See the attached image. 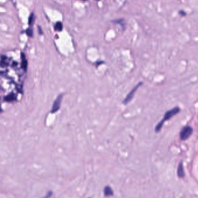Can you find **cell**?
<instances>
[{
  "label": "cell",
  "instance_id": "obj_1",
  "mask_svg": "<svg viewBox=\"0 0 198 198\" xmlns=\"http://www.w3.org/2000/svg\"><path fill=\"white\" fill-rule=\"evenodd\" d=\"M180 112V108L177 107V106L173 108V109H171V110H168L167 112H166L165 114H164V117L163 118H162V120L160 121L159 123L157 124V126L155 127V132L156 133L159 132V131L161 130L164 122H166V121L170 120L171 118H172L173 116H176V114L177 113H178Z\"/></svg>",
  "mask_w": 198,
  "mask_h": 198
},
{
  "label": "cell",
  "instance_id": "obj_2",
  "mask_svg": "<svg viewBox=\"0 0 198 198\" xmlns=\"http://www.w3.org/2000/svg\"><path fill=\"white\" fill-rule=\"evenodd\" d=\"M193 128L189 126H187L183 127L180 131V139L182 141L187 140V139L189 138L192 134Z\"/></svg>",
  "mask_w": 198,
  "mask_h": 198
},
{
  "label": "cell",
  "instance_id": "obj_3",
  "mask_svg": "<svg viewBox=\"0 0 198 198\" xmlns=\"http://www.w3.org/2000/svg\"><path fill=\"white\" fill-rule=\"evenodd\" d=\"M141 84H142V83H138V84H137L136 86H135L134 88H133L132 90H131L130 93H129L128 94V95H127V97H126V98H125L123 101V103L124 104V105H127V104H128L132 100L133 98L134 97V94L135 93V92H136V91L138 89V88H139V87H140V85Z\"/></svg>",
  "mask_w": 198,
  "mask_h": 198
},
{
  "label": "cell",
  "instance_id": "obj_4",
  "mask_svg": "<svg viewBox=\"0 0 198 198\" xmlns=\"http://www.w3.org/2000/svg\"><path fill=\"white\" fill-rule=\"evenodd\" d=\"M63 98V94H60L57 97V99L55 100L52 107L51 112L52 113H55L57 112L60 107V104L62 102V100Z\"/></svg>",
  "mask_w": 198,
  "mask_h": 198
},
{
  "label": "cell",
  "instance_id": "obj_5",
  "mask_svg": "<svg viewBox=\"0 0 198 198\" xmlns=\"http://www.w3.org/2000/svg\"><path fill=\"white\" fill-rule=\"evenodd\" d=\"M177 175H178V177H180V178H183L185 176L182 162H181L178 164V168H177Z\"/></svg>",
  "mask_w": 198,
  "mask_h": 198
},
{
  "label": "cell",
  "instance_id": "obj_6",
  "mask_svg": "<svg viewBox=\"0 0 198 198\" xmlns=\"http://www.w3.org/2000/svg\"><path fill=\"white\" fill-rule=\"evenodd\" d=\"M104 194L106 196H110L113 195V191L109 186H106L104 188Z\"/></svg>",
  "mask_w": 198,
  "mask_h": 198
},
{
  "label": "cell",
  "instance_id": "obj_7",
  "mask_svg": "<svg viewBox=\"0 0 198 198\" xmlns=\"http://www.w3.org/2000/svg\"><path fill=\"white\" fill-rule=\"evenodd\" d=\"M63 29V25L62 23L60 22H58L55 24V30L58 31V32H60Z\"/></svg>",
  "mask_w": 198,
  "mask_h": 198
},
{
  "label": "cell",
  "instance_id": "obj_8",
  "mask_svg": "<svg viewBox=\"0 0 198 198\" xmlns=\"http://www.w3.org/2000/svg\"><path fill=\"white\" fill-rule=\"evenodd\" d=\"M26 33L29 37H32L33 36V30L32 29L29 28L28 30H26Z\"/></svg>",
  "mask_w": 198,
  "mask_h": 198
},
{
  "label": "cell",
  "instance_id": "obj_9",
  "mask_svg": "<svg viewBox=\"0 0 198 198\" xmlns=\"http://www.w3.org/2000/svg\"><path fill=\"white\" fill-rule=\"evenodd\" d=\"M34 15H33V14H32L30 16V18H29V23L30 25L32 24L33 21H34Z\"/></svg>",
  "mask_w": 198,
  "mask_h": 198
},
{
  "label": "cell",
  "instance_id": "obj_10",
  "mask_svg": "<svg viewBox=\"0 0 198 198\" xmlns=\"http://www.w3.org/2000/svg\"><path fill=\"white\" fill-rule=\"evenodd\" d=\"M51 193H52V192L50 191L48 193V195H46V196H45V197H48L51 196V195H52V193H51Z\"/></svg>",
  "mask_w": 198,
  "mask_h": 198
},
{
  "label": "cell",
  "instance_id": "obj_11",
  "mask_svg": "<svg viewBox=\"0 0 198 198\" xmlns=\"http://www.w3.org/2000/svg\"><path fill=\"white\" fill-rule=\"evenodd\" d=\"M38 27H39V26H38ZM40 30H41V28L39 27V31H40ZM39 34H43V33H42V32H39Z\"/></svg>",
  "mask_w": 198,
  "mask_h": 198
},
{
  "label": "cell",
  "instance_id": "obj_12",
  "mask_svg": "<svg viewBox=\"0 0 198 198\" xmlns=\"http://www.w3.org/2000/svg\"><path fill=\"white\" fill-rule=\"evenodd\" d=\"M82 1H86V0H82Z\"/></svg>",
  "mask_w": 198,
  "mask_h": 198
},
{
  "label": "cell",
  "instance_id": "obj_13",
  "mask_svg": "<svg viewBox=\"0 0 198 198\" xmlns=\"http://www.w3.org/2000/svg\"><path fill=\"white\" fill-rule=\"evenodd\" d=\"M97 1H99V0H97Z\"/></svg>",
  "mask_w": 198,
  "mask_h": 198
}]
</instances>
